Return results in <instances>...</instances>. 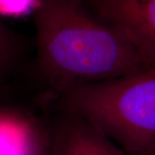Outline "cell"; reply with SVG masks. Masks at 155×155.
Returning <instances> with one entry per match:
<instances>
[{
    "label": "cell",
    "mask_w": 155,
    "mask_h": 155,
    "mask_svg": "<svg viewBox=\"0 0 155 155\" xmlns=\"http://www.w3.org/2000/svg\"><path fill=\"white\" fill-rule=\"evenodd\" d=\"M20 52V42L11 28L0 22V82L14 67Z\"/></svg>",
    "instance_id": "6"
},
{
    "label": "cell",
    "mask_w": 155,
    "mask_h": 155,
    "mask_svg": "<svg viewBox=\"0 0 155 155\" xmlns=\"http://www.w3.org/2000/svg\"><path fill=\"white\" fill-rule=\"evenodd\" d=\"M152 155H155V151L153 152V154H152Z\"/></svg>",
    "instance_id": "8"
},
{
    "label": "cell",
    "mask_w": 155,
    "mask_h": 155,
    "mask_svg": "<svg viewBox=\"0 0 155 155\" xmlns=\"http://www.w3.org/2000/svg\"><path fill=\"white\" fill-rule=\"evenodd\" d=\"M33 14L40 72L61 95L152 68L127 35L84 0H39Z\"/></svg>",
    "instance_id": "1"
},
{
    "label": "cell",
    "mask_w": 155,
    "mask_h": 155,
    "mask_svg": "<svg viewBox=\"0 0 155 155\" xmlns=\"http://www.w3.org/2000/svg\"><path fill=\"white\" fill-rule=\"evenodd\" d=\"M39 0H0V15L21 17L34 13Z\"/></svg>",
    "instance_id": "7"
},
{
    "label": "cell",
    "mask_w": 155,
    "mask_h": 155,
    "mask_svg": "<svg viewBox=\"0 0 155 155\" xmlns=\"http://www.w3.org/2000/svg\"><path fill=\"white\" fill-rule=\"evenodd\" d=\"M87 5L126 34L155 67V0H87Z\"/></svg>",
    "instance_id": "3"
},
{
    "label": "cell",
    "mask_w": 155,
    "mask_h": 155,
    "mask_svg": "<svg viewBox=\"0 0 155 155\" xmlns=\"http://www.w3.org/2000/svg\"><path fill=\"white\" fill-rule=\"evenodd\" d=\"M48 137L49 155H126L99 128L67 109Z\"/></svg>",
    "instance_id": "4"
},
{
    "label": "cell",
    "mask_w": 155,
    "mask_h": 155,
    "mask_svg": "<svg viewBox=\"0 0 155 155\" xmlns=\"http://www.w3.org/2000/svg\"><path fill=\"white\" fill-rule=\"evenodd\" d=\"M61 96L67 110L99 128L125 154L155 151V67Z\"/></svg>",
    "instance_id": "2"
},
{
    "label": "cell",
    "mask_w": 155,
    "mask_h": 155,
    "mask_svg": "<svg viewBox=\"0 0 155 155\" xmlns=\"http://www.w3.org/2000/svg\"><path fill=\"white\" fill-rule=\"evenodd\" d=\"M0 155H49V137L28 115L0 110Z\"/></svg>",
    "instance_id": "5"
}]
</instances>
